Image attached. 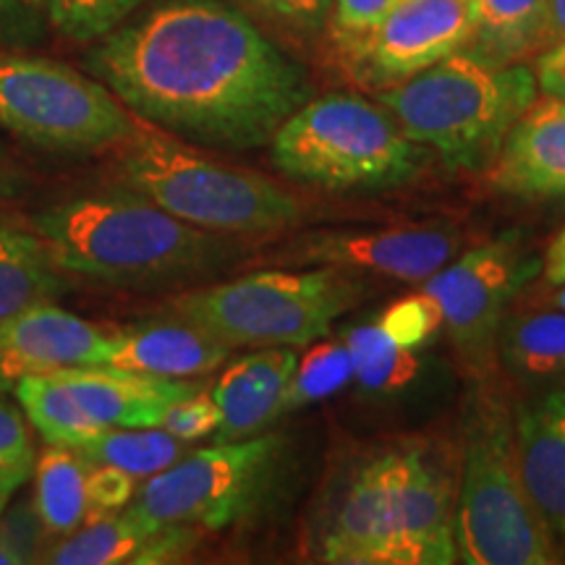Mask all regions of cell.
Returning <instances> with one entry per match:
<instances>
[{
	"instance_id": "obj_21",
	"label": "cell",
	"mask_w": 565,
	"mask_h": 565,
	"mask_svg": "<svg viewBox=\"0 0 565 565\" xmlns=\"http://www.w3.org/2000/svg\"><path fill=\"white\" fill-rule=\"evenodd\" d=\"M68 275L53 263L51 252L30 221L0 210V320L66 294Z\"/></svg>"
},
{
	"instance_id": "obj_24",
	"label": "cell",
	"mask_w": 565,
	"mask_h": 565,
	"mask_svg": "<svg viewBox=\"0 0 565 565\" xmlns=\"http://www.w3.org/2000/svg\"><path fill=\"white\" fill-rule=\"evenodd\" d=\"M498 364L521 383L547 385L565 380V312L532 309L505 315L498 330Z\"/></svg>"
},
{
	"instance_id": "obj_27",
	"label": "cell",
	"mask_w": 565,
	"mask_h": 565,
	"mask_svg": "<svg viewBox=\"0 0 565 565\" xmlns=\"http://www.w3.org/2000/svg\"><path fill=\"white\" fill-rule=\"evenodd\" d=\"M186 445L162 427H100L71 448L92 463L116 466L126 475L147 479L186 454Z\"/></svg>"
},
{
	"instance_id": "obj_6",
	"label": "cell",
	"mask_w": 565,
	"mask_h": 565,
	"mask_svg": "<svg viewBox=\"0 0 565 565\" xmlns=\"http://www.w3.org/2000/svg\"><path fill=\"white\" fill-rule=\"evenodd\" d=\"M273 166L328 192H380L414 181L429 150L377 100L345 92L309 97L270 139Z\"/></svg>"
},
{
	"instance_id": "obj_44",
	"label": "cell",
	"mask_w": 565,
	"mask_h": 565,
	"mask_svg": "<svg viewBox=\"0 0 565 565\" xmlns=\"http://www.w3.org/2000/svg\"><path fill=\"white\" fill-rule=\"evenodd\" d=\"M536 303L547 309H563L565 312V282L563 286H545V291L536 296Z\"/></svg>"
},
{
	"instance_id": "obj_33",
	"label": "cell",
	"mask_w": 565,
	"mask_h": 565,
	"mask_svg": "<svg viewBox=\"0 0 565 565\" xmlns=\"http://www.w3.org/2000/svg\"><path fill=\"white\" fill-rule=\"evenodd\" d=\"M398 3L401 0H333L328 34L338 55L349 61Z\"/></svg>"
},
{
	"instance_id": "obj_32",
	"label": "cell",
	"mask_w": 565,
	"mask_h": 565,
	"mask_svg": "<svg viewBox=\"0 0 565 565\" xmlns=\"http://www.w3.org/2000/svg\"><path fill=\"white\" fill-rule=\"evenodd\" d=\"M377 324L395 345L422 351L437 335V330L443 328V317L437 303L427 294L419 291L393 301L377 317Z\"/></svg>"
},
{
	"instance_id": "obj_14",
	"label": "cell",
	"mask_w": 565,
	"mask_h": 565,
	"mask_svg": "<svg viewBox=\"0 0 565 565\" xmlns=\"http://www.w3.org/2000/svg\"><path fill=\"white\" fill-rule=\"evenodd\" d=\"M456 450L406 437L395 540L374 565H450L456 557Z\"/></svg>"
},
{
	"instance_id": "obj_25",
	"label": "cell",
	"mask_w": 565,
	"mask_h": 565,
	"mask_svg": "<svg viewBox=\"0 0 565 565\" xmlns=\"http://www.w3.org/2000/svg\"><path fill=\"white\" fill-rule=\"evenodd\" d=\"M89 469L92 461L71 445L47 443L40 458H34L32 505L51 540L76 532L89 519Z\"/></svg>"
},
{
	"instance_id": "obj_36",
	"label": "cell",
	"mask_w": 565,
	"mask_h": 565,
	"mask_svg": "<svg viewBox=\"0 0 565 565\" xmlns=\"http://www.w3.org/2000/svg\"><path fill=\"white\" fill-rule=\"evenodd\" d=\"M34 443L30 422L17 404L0 391V463L34 469Z\"/></svg>"
},
{
	"instance_id": "obj_43",
	"label": "cell",
	"mask_w": 565,
	"mask_h": 565,
	"mask_svg": "<svg viewBox=\"0 0 565 565\" xmlns=\"http://www.w3.org/2000/svg\"><path fill=\"white\" fill-rule=\"evenodd\" d=\"M19 563H26L24 553H21V550L9 540V534L0 529V565H19Z\"/></svg>"
},
{
	"instance_id": "obj_9",
	"label": "cell",
	"mask_w": 565,
	"mask_h": 565,
	"mask_svg": "<svg viewBox=\"0 0 565 565\" xmlns=\"http://www.w3.org/2000/svg\"><path fill=\"white\" fill-rule=\"evenodd\" d=\"M0 126L47 152L116 150L137 116L95 76L53 58L0 53Z\"/></svg>"
},
{
	"instance_id": "obj_19",
	"label": "cell",
	"mask_w": 565,
	"mask_h": 565,
	"mask_svg": "<svg viewBox=\"0 0 565 565\" xmlns=\"http://www.w3.org/2000/svg\"><path fill=\"white\" fill-rule=\"evenodd\" d=\"M296 362L299 353L286 345L257 349L233 359L210 391L221 408L215 443L242 440L270 429L280 419L278 406Z\"/></svg>"
},
{
	"instance_id": "obj_39",
	"label": "cell",
	"mask_w": 565,
	"mask_h": 565,
	"mask_svg": "<svg viewBox=\"0 0 565 565\" xmlns=\"http://www.w3.org/2000/svg\"><path fill=\"white\" fill-rule=\"evenodd\" d=\"M542 286H563L565 282V228L550 242L542 257Z\"/></svg>"
},
{
	"instance_id": "obj_34",
	"label": "cell",
	"mask_w": 565,
	"mask_h": 565,
	"mask_svg": "<svg viewBox=\"0 0 565 565\" xmlns=\"http://www.w3.org/2000/svg\"><path fill=\"white\" fill-rule=\"evenodd\" d=\"M160 427L183 443L202 440L217 433L221 427V408L215 406L210 393L196 391L189 398L175 401V404L162 414Z\"/></svg>"
},
{
	"instance_id": "obj_40",
	"label": "cell",
	"mask_w": 565,
	"mask_h": 565,
	"mask_svg": "<svg viewBox=\"0 0 565 565\" xmlns=\"http://www.w3.org/2000/svg\"><path fill=\"white\" fill-rule=\"evenodd\" d=\"M30 475H32V469H26V466L0 463V513L6 511V505H11L13 494L24 487Z\"/></svg>"
},
{
	"instance_id": "obj_2",
	"label": "cell",
	"mask_w": 565,
	"mask_h": 565,
	"mask_svg": "<svg viewBox=\"0 0 565 565\" xmlns=\"http://www.w3.org/2000/svg\"><path fill=\"white\" fill-rule=\"evenodd\" d=\"M30 225L63 273L105 286L196 278L228 254L217 233L179 221L126 186L55 202L34 212Z\"/></svg>"
},
{
	"instance_id": "obj_16",
	"label": "cell",
	"mask_w": 565,
	"mask_h": 565,
	"mask_svg": "<svg viewBox=\"0 0 565 565\" xmlns=\"http://www.w3.org/2000/svg\"><path fill=\"white\" fill-rule=\"evenodd\" d=\"M487 171L500 194L524 202H565V103L536 95Z\"/></svg>"
},
{
	"instance_id": "obj_28",
	"label": "cell",
	"mask_w": 565,
	"mask_h": 565,
	"mask_svg": "<svg viewBox=\"0 0 565 565\" xmlns=\"http://www.w3.org/2000/svg\"><path fill=\"white\" fill-rule=\"evenodd\" d=\"M11 391L17 395L30 427L38 429L47 443L74 445L84 435L100 429L82 412V406L71 398L66 385L53 372L26 374V377L13 383Z\"/></svg>"
},
{
	"instance_id": "obj_29",
	"label": "cell",
	"mask_w": 565,
	"mask_h": 565,
	"mask_svg": "<svg viewBox=\"0 0 565 565\" xmlns=\"http://www.w3.org/2000/svg\"><path fill=\"white\" fill-rule=\"evenodd\" d=\"M353 383V359L343 338L335 341L309 343L294 366L291 380L282 391L278 414H291L296 408L320 404L330 395L341 393L345 385Z\"/></svg>"
},
{
	"instance_id": "obj_5",
	"label": "cell",
	"mask_w": 565,
	"mask_h": 565,
	"mask_svg": "<svg viewBox=\"0 0 565 565\" xmlns=\"http://www.w3.org/2000/svg\"><path fill=\"white\" fill-rule=\"evenodd\" d=\"M116 152V173L126 189L194 228L217 236H263L301 221V204L275 181L212 160L192 141L141 118Z\"/></svg>"
},
{
	"instance_id": "obj_35",
	"label": "cell",
	"mask_w": 565,
	"mask_h": 565,
	"mask_svg": "<svg viewBox=\"0 0 565 565\" xmlns=\"http://www.w3.org/2000/svg\"><path fill=\"white\" fill-rule=\"evenodd\" d=\"M47 30V0H0V45L32 47Z\"/></svg>"
},
{
	"instance_id": "obj_42",
	"label": "cell",
	"mask_w": 565,
	"mask_h": 565,
	"mask_svg": "<svg viewBox=\"0 0 565 565\" xmlns=\"http://www.w3.org/2000/svg\"><path fill=\"white\" fill-rule=\"evenodd\" d=\"M565 40V0H550V45Z\"/></svg>"
},
{
	"instance_id": "obj_20",
	"label": "cell",
	"mask_w": 565,
	"mask_h": 565,
	"mask_svg": "<svg viewBox=\"0 0 565 565\" xmlns=\"http://www.w3.org/2000/svg\"><path fill=\"white\" fill-rule=\"evenodd\" d=\"M231 345L207 330L171 315V320L137 322L113 333L108 364L121 370L192 380L215 372L231 359Z\"/></svg>"
},
{
	"instance_id": "obj_3",
	"label": "cell",
	"mask_w": 565,
	"mask_h": 565,
	"mask_svg": "<svg viewBox=\"0 0 565 565\" xmlns=\"http://www.w3.org/2000/svg\"><path fill=\"white\" fill-rule=\"evenodd\" d=\"M456 445V557L466 565H555L563 550L521 475L511 401L475 380Z\"/></svg>"
},
{
	"instance_id": "obj_10",
	"label": "cell",
	"mask_w": 565,
	"mask_h": 565,
	"mask_svg": "<svg viewBox=\"0 0 565 565\" xmlns=\"http://www.w3.org/2000/svg\"><path fill=\"white\" fill-rule=\"evenodd\" d=\"M542 259L526 249L519 231H505L490 242L450 259L422 291L437 303L443 328L458 362L471 380L492 377L498 366V330L513 303L540 278Z\"/></svg>"
},
{
	"instance_id": "obj_12",
	"label": "cell",
	"mask_w": 565,
	"mask_h": 565,
	"mask_svg": "<svg viewBox=\"0 0 565 565\" xmlns=\"http://www.w3.org/2000/svg\"><path fill=\"white\" fill-rule=\"evenodd\" d=\"M458 246L461 233L443 225L317 228L301 233L286 249V259L291 265L338 267L422 286L456 257Z\"/></svg>"
},
{
	"instance_id": "obj_30",
	"label": "cell",
	"mask_w": 565,
	"mask_h": 565,
	"mask_svg": "<svg viewBox=\"0 0 565 565\" xmlns=\"http://www.w3.org/2000/svg\"><path fill=\"white\" fill-rule=\"evenodd\" d=\"M150 0H47V26L63 40L92 45Z\"/></svg>"
},
{
	"instance_id": "obj_17",
	"label": "cell",
	"mask_w": 565,
	"mask_h": 565,
	"mask_svg": "<svg viewBox=\"0 0 565 565\" xmlns=\"http://www.w3.org/2000/svg\"><path fill=\"white\" fill-rule=\"evenodd\" d=\"M95 427H160L175 401L200 391L192 380L158 377L121 366H71L53 372Z\"/></svg>"
},
{
	"instance_id": "obj_4",
	"label": "cell",
	"mask_w": 565,
	"mask_h": 565,
	"mask_svg": "<svg viewBox=\"0 0 565 565\" xmlns=\"http://www.w3.org/2000/svg\"><path fill=\"white\" fill-rule=\"evenodd\" d=\"M529 63H490L458 51L412 79L374 92L408 139L456 171H487L521 113L536 100Z\"/></svg>"
},
{
	"instance_id": "obj_11",
	"label": "cell",
	"mask_w": 565,
	"mask_h": 565,
	"mask_svg": "<svg viewBox=\"0 0 565 565\" xmlns=\"http://www.w3.org/2000/svg\"><path fill=\"white\" fill-rule=\"evenodd\" d=\"M401 475L404 440L366 450L335 475L309 534L322 563L374 565L398 532Z\"/></svg>"
},
{
	"instance_id": "obj_23",
	"label": "cell",
	"mask_w": 565,
	"mask_h": 565,
	"mask_svg": "<svg viewBox=\"0 0 565 565\" xmlns=\"http://www.w3.org/2000/svg\"><path fill=\"white\" fill-rule=\"evenodd\" d=\"M166 521H154L134 511H92L89 519L45 550L42 563L53 565H137L147 542L160 532Z\"/></svg>"
},
{
	"instance_id": "obj_38",
	"label": "cell",
	"mask_w": 565,
	"mask_h": 565,
	"mask_svg": "<svg viewBox=\"0 0 565 565\" xmlns=\"http://www.w3.org/2000/svg\"><path fill=\"white\" fill-rule=\"evenodd\" d=\"M534 76L540 95L557 97L565 103V40L553 42L545 51L536 55Z\"/></svg>"
},
{
	"instance_id": "obj_31",
	"label": "cell",
	"mask_w": 565,
	"mask_h": 565,
	"mask_svg": "<svg viewBox=\"0 0 565 565\" xmlns=\"http://www.w3.org/2000/svg\"><path fill=\"white\" fill-rule=\"evenodd\" d=\"M246 11L294 40H317L328 32L333 0H238Z\"/></svg>"
},
{
	"instance_id": "obj_22",
	"label": "cell",
	"mask_w": 565,
	"mask_h": 565,
	"mask_svg": "<svg viewBox=\"0 0 565 565\" xmlns=\"http://www.w3.org/2000/svg\"><path fill=\"white\" fill-rule=\"evenodd\" d=\"M550 45V0H475L463 51L500 63H524Z\"/></svg>"
},
{
	"instance_id": "obj_13",
	"label": "cell",
	"mask_w": 565,
	"mask_h": 565,
	"mask_svg": "<svg viewBox=\"0 0 565 565\" xmlns=\"http://www.w3.org/2000/svg\"><path fill=\"white\" fill-rule=\"evenodd\" d=\"M471 19L475 0H401L345 66L366 89L393 87L463 51Z\"/></svg>"
},
{
	"instance_id": "obj_26",
	"label": "cell",
	"mask_w": 565,
	"mask_h": 565,
	"mask_svg": "<svg viewBox=\"0 0 565 565\" xmlns=\"http://www.w3.org/2000/svg\"><path fill=\"white\" fill-rule=\"evenodd\" d=\"M343 343L353 359V383L374 398L404 395L424 377V356L419 349L395 345L377 322H364L345 330Z\"/></svg>"
},
{
	"instance_id": "obj_41",
	"label": "cell",
	"mask_w": 565,
	"mask_h": 565,
	"mask_svg": "<svg viewBox=\"0 0 565 565\" xmlns=\"http://www.w3.org/2000/svg\"><path fill=\"white\" fill-rule=\"evenodd\" d=\"M24 186H26L24 173H21L11 160L0 152V200H13V196L24 192Z\"/></svg>"
},
{
	"instance_id": "obj_18",
	"label": "cell",
	"mask_w": 565,
	"mask_h": 565,
	"mask_svg": "<svg viewBox=\"0 0 565 565\" xmlns=\"http://www.w3.org/2000/svg\"><path fill=\"white\" fill-rule=\"evenodd\" d=\"M515 445L529 498L565 550V391H547L513 408Z\"/></svg>"
},
{
	"instance_id": "obj_1",
	"label": "cell",
	"mask_w": 565,
	"mask_h": 565,
	"mask_svg": "<svg viewBox=\"0 0 565 565\" xmlns=\"http://www.w3.org/2000/svg\"><path fill=\"white\" fill-rule=\"evenodd\" d=\"M87 68L141 121L217 150H254L312 97L309 74L225 0H158L105 34Z\"/></svg>"
},
{
	"instance_id": "obj_7",
	"label": "cell",
	"mask_w": 565,
	"mask_h": 565,
	"mask_svg": "<svg viewBox=\"0 0 565 565\" xmlns=\"http://www.w3.org/2000/svg\"><path fill=\"white\" fill-rule=\"evenodd\" d=\"M364 296L366 282L338 267L259 270L173 296L168 312L231 349H303L328 338L338 317L351 312Z\"/></svg>"
},
{
	"instance_id": "obj_8",
	"label": "cell",
	"mask_w": 565,
	"mask_h": 565,
	"mask_svg": "<svg viewBox=\"0 0 565 565\" xmlns=\"http://www.w3.org/2000/svg\"><path fill=\"white\" fill-rule=\"evenodd\" d=\"M294 448L286 435L259 433L183 454L147 477L131 508L166 524L225 532L270 513L291 477Z\"/></svg>"
},
{
	"instance_id": "obj_37",
	"label": "cell",
	"mask_w": 565,
	"mask_h": 565,
	"mask_svg": "<svg viewBox=\"0 0 565 565\" xmlns=\"http://www.w3.org/2000/svg\"><path fill=\"white\" fill-rule=\"evenodd\" d=\"M137 490V477L126 475V471L116 469V466L92 463L87 477V494L92 511H121V508L131 505Z\"/></svg>"
},
{
	"instance_id": "obj_15",
	"label": "cell",
	"mask_w": 565,
	"mask_h": 565,
	"mask_svg": "<svg viewBox=\"0 0 565 565\" xmlns=\"http://www.w3.org/2000/svg\"><path fill=\"white\" fill-rule=\"evenodd\" d=\"M113 351L110 330L55 307L32 303L0 320V391H11L26 374H47L71 366H103Z\"/></svg>"
}]
</instances>
